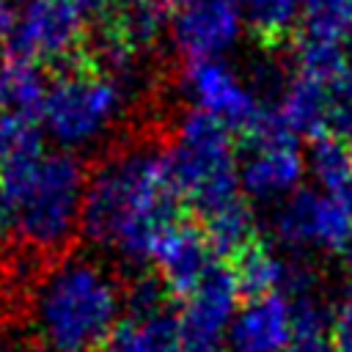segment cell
I'll return each instance as SVG.
<instances>
[{"label": "cell", "mask_w": 352, "mask_h": 352, "mask_svg": "<svg viewBox=\"0 0 352 352\" xmlns=\"http://www.w3.org/2000/svg\"><path fill=\"white\" fill-rule=\"evenodd\" d=\"M305 160L297 135L286 129L275 104L261 124L245 138V160L239 165V187L250 198H278L300 190Z\"/></svg>", "instance_id": "cell-8"}, {"label": "cell", "mask_w": 352, "mask_h": 352, "mask_svg": "<svg viewBox=\"0 0 352 352\" xmlns=\"http://www.w3.org/2000/svg\"><path fill=\"white\" fill-rule=\"evenodd\" d=\"M0 352H3V349H0Z\"/></svg>", "instance_id": "cell-30"}, {"label": "cell", "mask_w": 352, "mask_h": 352, "mask_svg": "<svg viewBox=\"0 0 352 352\" xmlns=\"http://www.w3.org/2000/svg\"><path fill=\"white\" fill-rule=\"evenodd\" d=\"M19 16H22V6H16L14 0H0V44H6L14 36Z\"/></svg>", "instance_id": "cell-25"}, {"label": "cell", "mask_w": 352, "mask_h": 352, "mask_svg": "<svg viewBox=\"0 0 352 352\" xmlns=\"http://www.w3.org/2000/svg\"><path fill=\"white\" fill-rule=\"evenodd\" d=\"M344 198H346L349 212H352V187H349V190H344ZM341 261H344V267L352 272V231H349V239H346V245H344V250H341Z\"/></svg>", "instance_id": "cell-27"}, {"label": "cell", "mask_w": 352, "mask_h": 352, "mask_svg": "<svg viewBox=\"0 0 352 352\" xmlns=\"http://www.w3.org/2000/svg\"><path fill=\"white\" fill-rule=\"evenodd\" d=\"M82 16H107L121 0H72Z\"/></svg>", "instance_id": "cell-26"}, {"label": "cell", "mask_w": 352, "mask_h": 352, "mask_svg": "<svg viewBox=\"0 0 352 352\" xmlns=\"http://www.w3.org/2000/svg\"><path fill=\"white\" fill-rule=\"evenodd\" d=\"M47 77L30 60L3 58L0 63V118L38 121L47 102Z\"/></svg>", "instance_id": "cell-16"}, {"label": "cell", "mask_w": 352, "mask_h": 352, "mask_svg": "<svg viewBox=\"0 0 352 352\" xmlns=\"http://www.w3.org/2000/svg\"><path fill=\"white\" fill-rule=\"evenodd\" d=\"M294 330V300L283 292H270L245 300L236 311L226 349L228 352H283Z\"/></svg>", "instance_id": "cell-12"}, {"label": "cell", "mask_w": 352, "mask_h": 352, "mask_svg": "<svg viewBox=\"0 0 352 352\" xmlns=\"http://www.w3.org/2000/svg\"><path fill=\"white\" fill-rule=\"evenodd\" d=\"M236 297L242 294L231 267L214 264L212 272L182 302V352H223L231 322L236 316Z\"/></svg>", "instance_id": "cell-9"}, {"label": "cell", "mask_w": 352, "mask_h": 352, "mask_svg": "<svg viewBox=\"0 0 352 352\" xmlns=\"http://www.w3.org/2000/svg\"><path fill=\"white\" fill-rule=\"evenodd\" d=\"M99 352H182L179 311L124 316Z\"/></svg>", "instance_id": "cell-15"}, {"label": "cell", "mask_w": 352, "mask_h": 352, "mask_svg": "<svg viewBox=\"0 0 352 352\" xmlns=\"http://www.w3.org/2000/svg\"><path fill=\"white\" fill-rule=\"evenodd\" d=\"M302 36L346 41L352 36V0H300Z\"/></svg>", "instance_id": "cell-22"}, {"label": "cell", "mask_w": 352, "mask_h": 352, "mask_svg": "<svg viewBox=\"0 0 352 352\" xmlns=\"http://www.w3.org/2000/svg\"><path fill=\"white\" fill-rule=\"evenodd\" d=\"M242 28L236 0H195L170 16L168 38L184 60H214L236 47Z\"/></svg>", "instance_id": "cell-10"}, {"label": "cell", "mask_w": 352, "mask_h": 352, "mask_svg": "<svg viewBox=\"0 0 352 352\" xmlns=\"http://www.w3.org/2000/svg\"><path fill=\"white\" fill-rule=\"evenodd\" d=\"M275 110L289 132L316 138L330 132V85L305 74H292L280 82Z\"/></svg>", "instance_id": "cell-14"}, {"label": "cell", "mask_w": 352, "mask_h": 352, "mask_svg": "<svg viewBox=\"0 0 352 352\" xmlns=\"http://www.w3.org/2000/svg\"><path fill=\"white\" fill-rule=\"evenodd\" d=\"M85 25L72 0H28L14 36L3 44V58L52 63L60 69L85 58Z\"/></svg>", "instance_id": "cell-6"}, {"label": "cell", "mask_w": 352, "mask_h": 352, "mask_svg": "<svg viewBox=\"0 0 352 352\" xmlns=\"http://www.w3.org/2000/svg\"><path fill=\"white\" fill-rule=\"evenodd\" d=\"M28 300L47 349L99 352L121 322L124 289L102 264L63 253L41 267Z\"/></svg>", "instance_id": "cell-2"}, {"label": "cell", "mask_w": 352, "mask_h": 352, "mask_svg": "<svg viewBox=\"0 0 352 352\" xmlns=\"http://www.w3.org/2000/svg\"><path fill=\"white\" fill-rule=\"evenodd\" d=\"M198 223H201L214 256L226 258L228 264L258 239V226H256L253 209L242 195L201 214Z\"/></svg>", "instance_id": "cell-17"}, {"label": "cell", "mask_w": 352, "mask_h": 352, "mask_svg": "<svg viewBox=\"0 0 352 352\" xmlns=\"http://www.w3.org/2000/svg\"><path fill=\"white\" fill-rule=\"evenodd\" d=\"M184 201L176 195L168 165L165 143L138 140L107 154L85 182L82 198V234L110 248L129 267L154 261L162 234L182 220Z\"/></svg>", "instance_id": "cell-1"}, {"label": "cell", "mask_w": 352, "mask_h": 352, "mask_svg": "<svg viewBox=\"0 0 352 352\" xmlns=\"http://www.w3.org/2000/svg\"><path fill=\"white\" fill-rule=\"evenodd\" d=\"M160 6H165V8H173V11H179V8H184V6H190V3H195V0H157Z\"/></svg>", "instance_id": "cell-28"}, {"label": "cell", "mask_w": 352, "mask_h": 352, "mask_svg": "<svg viewBox=\"0 0 352 352\" xmlns=\"http://www.w3.org/2000/svg\"><path fill=\"white\" fill-rule=\"evenodd\" d=\"M165 11L168 8L157 0H121L107 16H102L99 30L124 44L129 52L148 58L168 36L170 19Z\"/></svg>", "instance_id": "cell-13"}, {"label": "cell", "mask_w": 352, "mask_h": 352, "mask_svg": "<svg viewBox=\"0 0 352 352\" xmlns=\"http://www.w3.org/2000/svg\"><path fill=\"white\" fill-rule=\"evenodd\" d=\"M82 162L72 151H52L38 160L14 201V226L22 242L50 261L63 256L82 217Z\"/></svg>", "instance_id": "cell-4"}, {"label": "cell", "mask_w": 352, "mask_h": 352, "mask_svg": "<svg viewBox=\"0 0 352 352\" xmlns=\"http://www.w3.org/2000/svg\"><path fill=\"white\" fill-rule=\"evenodd\" d=\"M214 250L201 228V223L192 220H176L160 239L154 264L157 275L173 294V300H184L192 294V289L212 272L214 267Z\"/></svg>", "instance_id": "cell-11"}, {"label": "cell", "mask_w": 352, "mask_h": 352, "mask_svg": "<svg viewBox=\"0 0 352 352\" xmlns=\"http://www.w3.org/2000/svg\"><path fill=\"white\" fill-rule=\"evenodd\" d=\"M308 170L324 192H344L352 187V140L322 132L308 143Z\"/></svg>", "instance_id": "cell-18"}, {"label": "cell", "mask_w": 352, "mask_h": 352, "mask_svg": "<svg viewBox=\"0 0 352 352\" xmlns=\"http://www.w3.org/2000/svg\"><path fill=\"white\" fill-rule=\"evenodd\" d=\"M294 72L314 77L319 82H336L341 80L352 66H349V55L346 47L341 41H330V38H314V36H302L294 44Z\"/></svg>", "instance_id": "cell-20"}, {"label": "cell", "mask_w": 352, "mask_h": 352, "mask_svg": "<svg viewBox=\"0 0 352 352\" xmlns=\"http://www.w3.org/2000/svg\"><path fill=\"white\" fill-rule=\"evenodd\" d=\"M330 341L336 352H352V289L330 311Z\"/></svg>", "instance_id": "cell-24"}, {"label": "cell", "mask_w": 352, "mask_h": 352, "mask_svg": "<svg viewBox=\"0 0 352 352\" xmlns=\"http://www.w3.org/2000/svg\"><path fill=\"white\" fill-rule=\"evenodd\" d=\"M129 91L91 66L88 58L58 72L44 102V126L66 148L104 135L124 113Z\"/></svg>", "instance_id": "cell-5"}, {"label": "cell", "mask_w": 352, "mask_h": 352, "mask_svg": "<svg viewBox=\"0 0 352 352\" xmlns=\"http://www.w3.org/2000/svg\"><path fill=\"white\" fill-rule=\"evenodd\" d=\"M28 352H52V349H47V346H30Z\"/></svg>", "instance_id": "cell-29"}, {"label": "cell", "mask_w": 352, "mask_h": 352, "mask_svg": "<svg viewBox=\"0 0 352 352\" xmlns=\"http://www.w3.org/2000/svg\"><path fill=\"white\" fill-rule=\"evenodd\" d=\"M294 300V330L283 352H336L330 341V316L308 292Z\"/></svg>", "instance_id": "cell-21"}, {"label": "cell", "mask_w": 352, "mask_h": 352, "mask_svg": "<svg viewBox=\"0 0 352 352\" xmlns=\"http://www.w3.org/2000/svg\"><path fill=\"white\" fill-rule=\"evenodd\" d=\"M330 132L352 140V69L330 82Z\"/></svg>", "instance_id": "cell-23"}, {"label": "cell", "mask_w": 352, "mask_h": 352, "mask_svg": "<svg viewBox=\"0 0 352 352\" xmlns=\"http://www.w3.org/2000/svg\"><path fill=\"white\" fill-rule=\"evenodd\" d=\"M179 85L195 110L212 116L226 129L242 138H248L272 107L223 58L187 60L182 69Z\"/></svg>", "instance_id": "cell-7"}, {"label": "cell", "mask_w": 352, "mask_h": 352, "mask_svg": "<svg viewBox=\"0 0 352 352\" xmlns=\"http://www.w3.org/2000/svg\"><path fill=\"white\" fill-rule=\"evenodd\" d=\"M165 165L176 195L198 217L242 195L231 129L195 107L176 121L165 143Z\"/></svg>", "instance_id": "cell-3"}, {"label": "cell", "mask_w": 352, "mask_h": 352, "mask_svg": "<svg viewBox=\"0 0 352 352\" xmlns=\"http://www.w3.org/2000/svg\"><path fill=\"white\" fill-rule=\"evenodd\" d=\"M245 25L261 44H280L300 22V0H236Z\"/></svg>", "instance_id": "cell-19"}]
</instances>
